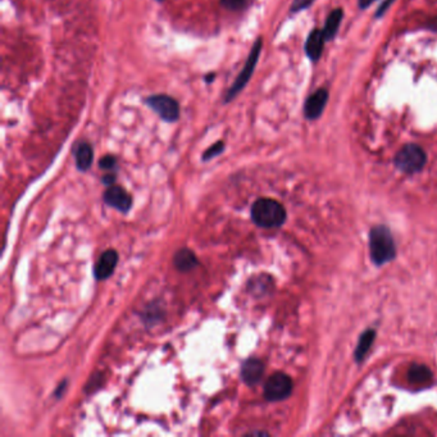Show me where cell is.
I'll return each mask as SVG.
<instances>
[{
    "instance_id": "obj_2",
    "label": "cell",
    "mask_w": 437,
    "mask_h": 437,
    "mask_svg": "<svg viewBox=\"0 0 437 437\" xmlns=\"http://www.w3.org/2000/svg\"><path fill=\"white\" fill-rule=\"evenodd\" d=\"M371 257L376 265H384L393 260L396 255L394 239L390 229L385 226L373 227L369 235Z\"/></svg>"
},
{
    "instance_id": "obj_20",
    "label": "cell",
    "mask_w": 437,
    "mask_h": 437,
    "mask_svg": "<svg viewBox=\"0 0 437 437\" xmlns=\"http://www.w3.org/2000/svg\"><path fill=\"white\" fill-rule=\"evenodd\" d=\"M312 1L313 0H294V3L291 6V12L296 13V12H299L301 9L309 7L312 4Z\"/></svg>"
},
{
    "instance_id": "obj_13",
    "label": "cell",
    "mask_w": 437,
    "mask_h": 437,
    "mask_svg": "<svg viewBox=\"0 0 437 437\" xmlns=\"http://www.w3.org/2000/svg\"><path fill=\"white\" fill-rule=\"evenodd\" d=\"M173 265L181 272H189L198 265V258L190 249H179L173 257Z\"/></svg>"
},
{
    "instance_id": "obj_11",
    "label": "cell",
    "mask_w": 437,
    "mask_h": 437,
    "mask_svg": "<svg viewBox=\"0 0 437 437\" xmlns=\"http://www.w3.org/2000/svg\"><path fill=\"white\" fill-rule=\"evenodd\" d=\"M75 160L76 167L81 172H87V170L93 165L94 151L93 146L87 141H82L76 145L75 148Z\"/></svg>"
},
{
    "instance_id": "obj_22",
    "label": "cell",
    "mask_w": 437,
    "mask_h": 437,
    "mask_svg": "<svg viewBox=\"0 0 437 437\" xmlns=\"http://www.w3.org/2000/svg\"><path fill=\"white\" fill-rule=\"evenodd\" d=\"M215 79V72H210L208 75H205V77H204V81H205V84H212Z\"/></svg>"
},
{
    "instance_id": "obj_3",
    "label": "cell",
    "mask_w": 437,
    "mask_h": 437,
    "mask_svg": "<svg viewBox=\"0 0 437 437\" xmlns=\"http://www.w3.org/2000/svg\"><path fill=\"white\" fill-rule=\"evenodd\" d=\"M262 48H263V40H262V37H258V39L255 40L254 45H253V48H251L249 57L246 59L243 70L240 71L236 80L234 81L232 87H229V90L224 94V99H223V103H224V104H227V103H231V101H234L237 95L244 90L245 87L248 85V82L251 81V76H253L254 70H255L257 63H258Z\"/></svg>"
},
{
    "instance_id": "obj_7",
    "label": "cell",
    "mask_w": 437,
    "mask_h": 437,
    "mask_svg": "<svg viewBox=\"0 0 437 437\" xmlns=\"http://www.w3.org/2000/svg\"><path fill=\"white\" fill-rule=\"evenodd\" d=\"M106 204L112 208L118 209L120 212H129L132 207V198L123 187L110 185L103 195Z\"/></svg>"
},
{
    "instance_id": "obj_4",
    "label": "cell",
    "mask_w": 437,
    "mask_h": 437,
    "mask_svg": "<svg viewBox=\"0 0 437 437\" xmlns=\"http://www.w3.org/2000/svg\"><path fill=\"white\" fill-rule=\"evenodd\" d=\"M144 103L146 107L151 108L153 112H156L165 122L175 123L179 121V101L172 96L167 94H154L151 96H146L144 99Z\"/></svg>"
},
{
    "instance_id": "obj_10",
    "label": "cell",
    "mask_w": 437,
    "mask_h": 437,
    "mask_svg": "<svg viewBox=\"0 0 437 437\" xmlns=\"http://www.w3.org/2000/svg\"><path fill=\"white\" fill-rule=\"evenodd\" d=\"M327 99H329V94L324 89H319L313 95H310L304 107V113L307 115V118L309 120L318 118L326 107Z\"/></svg>"
},
{
    "instance_id": "obj_23",
    "label": "cell",
    "mask_w": 437,
    "mask_h": 437,
    "mask_svg": "<svg viewBox=\"0 0 437 437\" xmlns=\"http://www.w3.org/2000/svg\"><path fill=\"white\" fill-rule=\"evenodd\" d=\"M372 1H374V0H359V3H360V7L362 8L368 7V6H369V4L372 3Z\"/></svg>"
},
{
    "instance_id": "obj_1",
    "label": "cell",
    "mask_w": 437,
    "mask_h": 437,
    "mask_svg": "<svg viewBox=\"0 0 437 437\" xmlns=\"http://www.w3.org/2000/svg\"><path fill=\"white\" fill-rule=\"evenodd\" d=\"M251 220L259 227L276 229L285 222L286 210L279 201L270 198H262L251 207Z\"/></svg>"
},
{
    "instance_id": "obj_16",
    "label": "cell",
    "mask_w": 437,
    "mask_h": 437,
    "mask_svg": "<svg viewBox=\"0 0 437 437\" xmlns=\"http://www.w3.org/2000/svg\"><path fill=\"white\" fill-rule=\"evenodd\" d=\"M341 20H343L341 9L332 11V13H331L330 17L327 18V22H326V27L323 30V34H324L326 40H330L334 36L336 35Z\"/></svg>"
},
{
    "instance_id": "obj_8",
    "label": "cell",
    "mask_w": 437,
    "mask_h": 437,
    "mask_svg": "<svg viewBox=\"0 0 437 437\" xmlns=\"http://www.w3.org/2000/svg\"><path fill=\"white\" fill-rule=\"evenodd\" d=\"M118 263V253L113 249H108L101 254L94 267V274L96 280H107L113 272Z\"/></svg>"
},
{
    "instance_id": "obj_21",
    "label": "cell",
    "mask_w": 437,
    "mask_h": 437,
    "mask_svg": "<svg viewBox=\"0 0 437 437\" xmlns=\"http://www.w3.org/2000/svg\"><path fill=\"white\" fill-rule=\"evenodd\" d=\"M101 181H103V182H104L106 185H109V186H110V185H113L115 181V173H108V175H106V176H103V179H101Z\"/></svg>"
},
{
    "instance_id": "obj_6",
    "label": "cell",
    "mask_w": 437,
    "mask_h": 437,
    "mask_svg": "<svg viewBox=\"0 0 437 437\" xmlns=\"http://www.w3.org/2000/svg\"><path fill=\"white\" fill-rule=\"evenodd\" d=\"M293 391V381L286 373H273L265 385V398L268 402H280Z\"/></svg>"
},
{
    "instance_id": "obj_24",
    "label": "cell",
    "mask_w": 437,
    "mask_h": 437,
    "mask_svg": "<svg viewBox=\"0 0 437 437\" xmlns=\"http://www.w3.org/2000/svg\"><path fill=\"white\" fill-rule=\"evenodd\" d=\"M156 1H158V3H163L165 0H156Z\"/></svg>"
},
{
    "instance_id": "obj_14",
    "label": "cell",
    "mask_w": 437,
    "mask_h": 437,
    "mask_svg": "<svg viewBox=\"0 0 437 437\" xmlns=\"http://www.w3.org/2000/svg\"><path fill=\"white\" fill-rule=\"evenodd\" d=\"M408 377L412 384L423 385V384L430 382L432 374H431L430 369L427 367L416 365L409 369Z\"/></svg>"
},
{
    "instance_id": "obj_19",
    "label": "cell",
    "mask_w": 437,
    "mask_h": 437,
    "mask_svg": "<svg viewBox=\"0 0 437 437\" xmlns=\"http://www.w3.org/2000/svg\"><path fill=\"white\" fill-rule=\"evenodd\" d=\"M99 167L104 171H113L117 168V158L112 154H107L99 160Z\"/></svg>"
},
{
    "instance_id": "obj_17",
    "label": "cell",
    "mask_w": 437,
    "mask_h": 437,
    "mask_svg": "<svg viewBox=\"0 0 437 437\" xmlns=\"http://www.w3.org/2000/svg\"><path fill=\"white\" fill-rule=\"evenodd\" d=\"M251 0H221L223 8L229 9L231 12H240L251 4Z\"/></svg>"
},
{
    "instance_id": "obj_12",
    "label": "cell",
    "mask_w": 437,
    "mask_h": 437,
    "mask_svg": "<svg viewBox=\"0 0 437 437\" xmlns=\"http://www.w3.org/2000/svg\"><path fill=\"white\" fill-rule=\"evenodd\" d=\"M324 42H326V37H324L323 31H319V30L312 31V34L309 35L307 44H305V51L312 61H317L318 58L321 57Z\"/></svg>"
},
{
    "instance_id": "obj_18",
    "label": "cell",
    "mask_w": 437,
    "mask_h": 437,
    "mask_svg": "<svg viewBox=\"0 0 437 437\" xmlns=\"http://www.w3.org/2000/svg\"><path fill=\"white\" fill-rule=\"evenodd\" d=\"M223 151H224V143L223 141H217L212 146H209L207 151H204L203 160H210L213 158L218 157Z\"/></svg>"
},
{
    "instance_id": "obj_9",
    "label": "cell",
    "mask_w": 437,
    "mask_h": 437,
    "mask_svg": "<svg viewBox=\"0 0 437 437\" xmlns=\"http://www.w3.org/2000/svg\"><path fill=\"white\" fill-rule=\"evenodd\" d=\"M265 373V365L257 358L248 359L241 367V379L246 385L253 386L258 384Z\"/></svg>"
},
{
    "instance_id": "obj_5",
    "label": "cell",
    "mask_w": 437,
    "mask_h": 437,
    "mask_svg": "<svg viewBox=\"0 0 437 437\" xmlns=\"http://www.w3.org/2000/svg\"><path fill=\"white\" fill-rule=\"evenodd\" d=\"M426 153L423 151L421 146L409 144L402 148L395 157V165L405 173H416L421 171L426 165Z\"/></svg>"
},
{
    "instance_id": "obj_15",
    "label": "cell",
    "mask_w": 437,
    "mask_h": 437,
    "mask_svg": "<svg viewBox=\"0 0 437 437\" xmlns=\"http://www.w3.org/2000/svg\"><path fill=\"white\" fill-rule=\"evenodd\" d=\"M376 337V332L373 330H368L362 335L360 340H359L358 346H357V350H355V359L360 362L363 360L366 357L367 353L371 349L372 346L373 340Z\"/></svg>"
}]
</instances>
